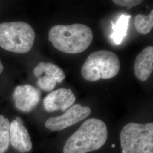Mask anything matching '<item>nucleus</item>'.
<instances>
[{"label":"nucleus","mask_w":153,"mask_h":153,"mask_svg":"<svg viewBox=\"0 0 153 153\" xmlns=\"http://www.w3.org/2000/svg\"><path fill=\"white\" fill-rule=\"evenodd\" d=\"M93 39L91 29L79 23L55 25L48 33V40L55 48L69 54L84 52L91 43Z\"/></svg>","instance_id":"nucleus-1"},{"label":"nucleus","mask_w":153,"mask_h":153,"mask_svg":"<svg viewBox=\"0 0 153 153\" xmlns=\"http://www.w3.org/2000/svg\"><path fill=\"white\" fill-rule=\"evenodd\" d=\"M108 130L103 121L92 118L85 121L66 141L64 153H88L102 148L107 141Z\"/></svg>","instance_id":"nucleus-2"},{"label":"nucleus","mask_w":153,"mask_h":153,"mask_svg":"<svg viewBox=\"0 0 153 153\" xmlns=\"http://www.w3.org/2000/svg\"><path fill=\"white\" fill-rule=\"evenodd\" d=\"M35 33L27 23L22 21L0 23V47L16 53H26L33 48Z\"/></svg>","instance_id":"nucleus-3"},{"label":"nucleus","mask_w":153,"mask_h":153,"mask_svg":"<svg viewBox=\"0 0 153 153\" xmlns=\"http://www.w3.org/2000/svg\"><path fill=\"white\" fill-rule=\"evenodd\" d=\"M120 69L119 59L114 52L100 50L88 56L82 65L81 74L86 81L95 82L114 77Z\"/></svg>","instance_id":"nucleus-4"},{"label":"nucleus","mask_w":153,"mask_h":153,"mask_svg":"<svg viewBox=\"0 0 153 153\" xmlns=\"http://www.w3.org/2000/svg\"><path fill=\"white\" fill-rule=\"evenodd\" d=\"M122 153H153V124L130 123L120 134Z\"/></svg>","instance_id":"nucleus-5"},{"label":"nucleus","mask_w":153,"mask_h":153,"mask_svg":"<svg viewBox=\"0 0 153 153\" xmlns=\"http://www.w3.org/2000/svg\"><path fill=\"white\" fill-rule=\"evenodd\" d=\"M38 78L37 85L44 91H51L55 88L57 83H61L65 78V74L59 66L51 62H40L33 70Z\"/></svg>","instance_id":"nucleus-6"},{"label":"nucleus","mask_w":153,"mask_h":153,"mask_svg":"<svg viewBox=\"0 0 153 153\" xmlns=\"http://www.w3.org/2000/svg\"><path fill=\"white\" fill-rule=\"evenodd\" d=\"M91 110L88 107L79 104L72 105L63 115L47 119L45 126L52 131H60L82 120L90 115Z\"/></svg>","instance_id":"nucleus-7"},{"label":"nucleus","mask_w":153,"mask_h":153,"mask_svg":"<svg viewBox=\"0 0 153 153\" xmlns=\"http://www.w3.org/2000/svg\"><path fill=\"white\" fill-rule=\"evenodd\" d=\"M41 93L38 88L30 85L16 86L13 93V99L16 109L23 112H29L39 104Z\"/></svg>","instance_id":"nucleus-8"},{"label":"nucleus","mask_w":153,"mask_h":153,"mask_svg":"<svg viewBox=\"0 0 153 153\" xmlns=\"http://www.w3.org/2000/svg\"><path fill=\"white\" fill-rule=\"evenodd\" d=\"M75 101L76 97L71 89L61 88L49 93L44 98L43 105L47 112H64L71 108Z\"/></svg>","instance_id":"nucleus-9"},{"label":"nucleus","mask_w":153,"mask_h":153,"mask_svg":"<svg viewBox=\"0 0 153 153\" xmlns=\"http://www.w3.org/2000/svg\"><path fill=\"white\" fill-rule=\"evenodd\" d=\"M9 137L11 146L19 152L27 153L32 149L31 137L21 117H16L10 123Z\"/></svg>","instance_id":"nucleus-10"},{"label":"nucleus","mask_w":153,"mask_h":153,"mask_svg":"<svg viewBox=\"0 0 153 153\" xmlns=\"http://www.w3.org/2000/svg\"><path fill=\"white\" fill-rule=\"evenodd\" d=\"M134 74L141 81L148 79L153 71V47L149 46L137 55L134 66Z\"/></svg>","instance_id":"nucleus-11"},{"label":"nucleus","mask_w":153,"mask_h":153,"mask_svg":"<svg viewBox=\"0 0 153 153\" xmlns=\"http://www.w3.org/2000/svg\"><path fill=\"white\" fill-rule=\"evenodd\" d=\"M131 18L130 15L122 14L115 24L111 22L112 33L109 36V38L114 44L119 45L123 42L127 35Z\"/></svg>","instance_id":"nucleus-12"},{"label":"nucleus","mask_w":153,"mask_h":153,"mask_svg":"<svg viewBox=\"0 0 153 153\" xmlns=\"http://www.w3.org/2000/svg\"><path fill=\"white\" fill-rule=\"evenodd\" d=\"M10 124L8 119L0 115V153H5L9 148Z\"/></svg>","instance_id":"nucleus-13"},{"label":"nucleus","mask_w":153,"mask_h":153,"mask_svg":"<svg viewBox=\"0 0 153 153\" xmlns=\"http://www.w3.org/2000/svg\"><path fill=\"white\" fill-rule=\"evenodd\" d=\"M134 26L137 31L143 35L150 33L153 27V10L149 16L138 14L134 19Z\"/></svg>","instance_id":"nucleus-14"},{"label":"nucleus","mask_w":153,"mask_h":153,"mask_svg":"<svg viewBox=\"0 0 153 153\" xmlns=\"http://www.w3.org/2000/svg\"><path fill=\"white\" fill-rule=\"evenodd\" d=\"M112 2L121 7H126L128 10L131 9L133 6L140 5L142 2L141 0H114Z\"/></svg>","instance_id":"nucleus-15"},{"label":"nucleus","mask_w":153,"mask_h":153,"mask_svg":"<svg viewBox=\"0 0 153 153\" xmlns=\"http://www.w3.org/2000/svg\"><path fill=\"white\" fill-rule=\"evenodd\" d=\"M3 71H4V66H3L1 61L0 60V74L2 73Z\"/></svg>","instance_id":"nucleus-16"},{"label":"nucleus","mask_w":153,"mask_h":153,"mask_svg":"<svg viewBox=\"0 0 153 153\" xmlns=\"http://www.w3.org/2000/svg\"><path fill=\"white\" fill-rule=\"evenodd\" d=\"M112 147H114H114H115V145H112Z\"/></svg>","instance_id":"nucleus-17"}]
</instances>
